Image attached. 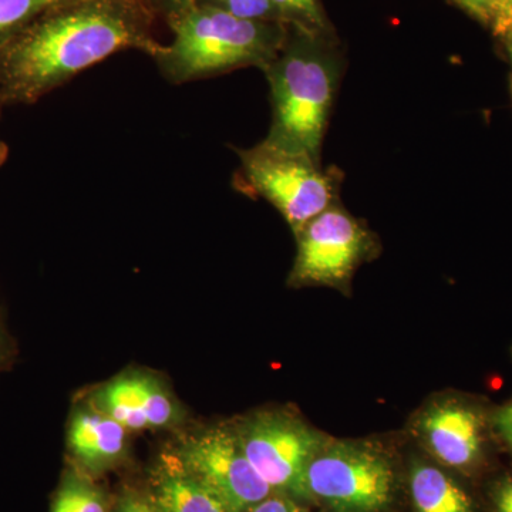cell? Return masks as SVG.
Wrapping results in <instances>:
<instances>
[{
    "label": "cell",
    "instance_id": "11",
    "mask_svg": "<svg viewBox=\"0 0 512 512\" xmlns=\"http://www.w3.org/2000/svg\"><path fill=\"white\" fill-rule=\"evenodd\" d=\"M147 498L158 512H232L175 453L164 454L151 471Z\"/></svg>",
    "mask_w": 512,
    "mask_h": 512
},
{
    "label": "cell",
    "instance_id": "25",
    "mask_svg": "<svg viewBox=\"0 0 512 512\" xmlns=\"http://www.w3.org/2000/svg\"><path fill=\"white\" fill-rule=\"evenodd\" d=\"M501 37L504 39L505 49H507L508 59H510L512 66V20L507 30H505L504 35Z\"/></svg>",
    "mask_w": 512,
    "mask_h": 512
},
{
    "label": "cell",
    "instance_id": "6",
    "mask_svg": "<svg viewBox=\"0 0 512 512\" xmlns=\"http://www.w3.org/2000/svg\"><path fill=\"white\" fill-rule=\"evenodd\" d=\"M235 431L249 463L272 490L308 497L306 471L323 446L316 431L279 412L256 413Z\"/></svg>",
    "mask_w": 512,
    "mask_h": 512
},
{
    "label": "cell",
    "instance_id": "1",
    "mask_svg": "<svg viewBox=\"0 0 512 512\" xmlns=\"http://www.w3.org/2000/svg\"><path fill=\"white\" fill-rule=\"evenodd\" d=\"M161 47L143 0L62 2L0 53V93L32 103L114 53L137 49L154 57Z\"/></svg>",
    "mask_w": 512,
    "mask_h": 512
},
{
    "label": "cell",
    "instance_id": "13",
    "mask_svg": "<svg viewBox=\"0 0 512 512\" xmlns=\"http://www.w3.org/2000/svg\"><path fill=\"white\" fill-rule=\"evenodd\" d=\"M410 488L417 512H474L466 491L439 468H414Z\"/></svg>",
    "mask_w": 512,
    "mask_h": 512
},
{
    "label": "cell",
    "instance_id": "24",
    "mask_svg": "<svg viewBox=\"0 0 512 512\" xmlns=\"http://www.w3.org/2000/svg\"><path fill=\"white\" fill-rule=\"evenodd\" d=\"M497 512H512V483L504 484L495 495Z\"/></svg>",
    "mask_w": 512,
    "mask_h": 512
},
{
    "label": "cell",
    "instance_id": "26",
    "mask_svg": "<svg viewBox=\"0 0 512 512\" xmlns=\"http://www.w3.org/2000/svg\"><path fill=\"white\" fill-rule=\"evenodd\" d=\"M3 346H5V340H3V330L2 325H0V357H2Z\"/></svg>",
    "mask_w": 512,
    "mask_h": 512
},
{
    "label": "cell",
    "instance_id": "22",
    "mask_svg": "<svg viewBox=\"0 0 512 512\" xmlns=\"http://www.w3.org/2000/svg\"><path fill=\"white\" fill-rule=\"evenodd\" d=\"M151 2L167 15L168 20L183 15L195 5V0H151Z\"/></svg>",
    "mask_w": 512,
    "mask_h": 512
},
{
    "label": "cell",
    "instance_id": "15",
    "mask_svg": "<svg viewBox=\"0 0 512 512\" xmlns=\"http://www.w3.org/2000/svg\"><path fill=\"white\" fill-rule=\"evenodd\" d=\"M52 512H107V501L96 485L69 473L57 491Z\"/></svg>",
    "mask_w": 512,
    "mask_h": 512
},
{
    "label": "cell",
    "instance_id": "7",
    "mask_svg": "<svg viewBox=\"0 0 512 512\" xmlns=\"http://www.w3.org/2000/svg\"><path fill=\"white\" fill-rule=\"evenodd\" d=\"M298 255L291 274L296 286H343L372 249L367 229L338 204L296 232Z\"/></svg>",
    "mask_w": 512,
    "mask_h": 512
},
{
    "label": "cell",
    "instance_id": "18",
    "mask_svg": "<svg viewBox=\"0 0 512 512\" xmlns=\"http://www.w3.org/2000/svg\"><path fill=\"white\" fill-rule=\"evenodd\" d=\"M453 2L478 22L493 29L503 0H453Z\"/></svg>",
    "mask_w": 512,
    "mask_h": 512
},
{
    "label": "cell",
    "instance_id": "8",
    "mask_svg": "<svg viewBox=\"0 0 512 512\" xmlns=\"http://www.w3.org/2000/svg\"><path fill=\"white\" fill-rule=\"evenodd\" d=\"M174 453L232 512H245L274 491L249 463L235 429L218 426L192 434Z\"/></svg>",
    "mask_w": 512,
    "mask_h": 512
},
{
    "label": "cell",
    "instance_id": "5",
    "mask_svg": "<svg viewBox=\"0 0 512 512\" xmlns=\"http://www.w3.org/2000/svg\"><path fill=\"white\" fill-rule=\"evenodd\" d=\"M306 493L338 512H379L393 494V468L376 448L336 443L320 448L306 471Z\"/></svg>",
    "mask_w": 512,
    "mask_h": 512
},
{
    "label": "cell",
    "instance_id": "14",
    "mask_svg": "<svg viewBox=\"0 0 512 512\" xmlns=\"http://www.w3.org/2000/svg\"><path fill=\"white\" fill-rule=\"evenodd\" d=\"M60 0H0V53Z\"/></svg>",
    "mask_w": 512,
    "mask_h": 512
},
{
    "label": "cell",
    "instance_id": "21",
    "mask_svg": "<svg viewBox=\"0 0 512 512\" xmlns=\"http://www.w3.org/2000/svg\"><path fill=\"white\" fill-rule=\"evenodd\" d=\"M495 429L508 447L512 448V403L497 413L494 419Z\"/></svg>",
    "mask_w": 512,
    "mask_h": 512
},
{
    "label": "cell",
    "instance_id": "12",
    "mask_svg": "<svg viewBox=\"0 0 512 512\" xmlns=\"http://www.w3.org/2000/svg\"><path fill=\"white\" fill-rule=\"evenodd\" d=\"M67 446L87 471L101 473L123 458L127 429L94 407L77 409L67 430Z\"/></svg>",
    "mask_w": 512,
    "mask_h": 512
},
{
    "label": "cell",
    "instance_id": "10",
    "mask_svg": "<svg viewBox=\"0 0 512 512\" xmlns=\"http://www.w3.org/2000/svg\"><path fill=\"white\" fill-rule=\"evenodd\" d=\"M421 431L434 456L447 466L468 467L480 456L481 419L463 404L433 407L421 420Z\"/></svg>",
    "mask_w": 512,
    "mask_h": 512
},
{
    "label": "cell",
    "instance_id": "9",
    "mask_svg": "<svg viewBox=\"0 0 512 512\" xmlns=\"http://www.w3.org/2000/svg\"><path fill=\"white\" fill-rule=\"evenodd\" d=\"M93 407L127 430L167 427L178 419L173 397L147 373H128L104 384L94 393Z\"/></svg>",
    "mask_w": 512,
    "mask_h": 512
},
{
    "label": "cell",
    "instance_id": "4",
    "mask_svg": "<svg viewBox=\"0 0 512 512\" xmlns=\"http://www.w3.org/2000/svg\"><path fill=\"white\" fill-rule=\"evenodd\" d=\"M237 153L241 160L234 181L238 190L271 202L295 234L339 202L343 174L338 168H323L306 154L265 140Z\"/></svg>",
    "mask_w": 512,
    "mask_h": 512
},
{
    "label": "cell",
    "instance_id": "19",
    "mask_svg": "<svg viewBox=\"0 0 512 512\" xmlns=\"http://www.w3.org/2000/svg\"><path fill=\"white\" fill-rule=\"evenodd\" d=\"M245 512H309L284 495H269L261 503L252 505Z\"/></svg>",
    "mask_w": 512,
    "mask_h": 512
},
{
    "label": "cell",
    "instance_id": "16",
    "mask_svg": "<svg viewBox=\"0 0 512 512\" xmlns=\"http://www.w3.org/2000/svg\"><path fill=\"white\" fill-rule=\"evenodd\" d=\"M281 13L286 25L312 30V32L332 33L323 12L320 0H271Z\"/></svg>",
    "mask_w": 512,
    "mask_h": 512
},
{
    "label": "cell",
    "instance_id": "20",
    "mask_svg": "<svg viewBox=\"0 0 512 512\" xmlns=\"http://www.w3.org/2000/svg\"><path fill=\"white\" fill-rule=\"evenodd\" d=\"M116 512H158L148 498L136 493H126L120 498Z\"/></svg>",
    "mask_w": 512,
    "mask_h": 512
},
{
    "label": "cell",
    "instance_id": "27",
    "mask_svg": "<svg viewBox=\"0 0 512 512\" xmlns=\"http://www.w3.org/2000/svg\"><path fill=\"white\" fill-rule=\"evenodd\" d=\"M60 2H74V0H60Z\"/></svg>",
    "mask_w": 512,
    "mask_h": 512
},
{
    "label": "cell",
    "instance_id": "2",
    "mask_svg": "<svg viewBox=\"0 0 512 512\" xmlns=\"http://www.w3.org/2000/svg\"><path fill=\"white\" fill-rule=\"evenodd\" d=\"M342 69L333 33L289 25L284 46L262 69L272 101L271 130L265 141L320 163Z\"/></svg>",
    "mask_w": 512,
    "mask_h": 512
},
{
    "label": "cell",
    "instance_id": "17",
    "mask_svg": "<svg viewBox=\"0 0 512 512\" xmlns=\"http://www.w3.org/2000/svg\"><path fill=\"white\" fill-rule=\"evenodd\" d=\"M195 5L210 6L239 19L285 23L271 0H195Z\"/></svg>",
    "mask_w": 512,
    "mask_h": 512
},
{
    "label": "cell",
    "instance_id": "3",
    "mask_svg": "<svg viewBox=\"0 0 512 512\" xmlns=\"http://www.w3.org/2000/svg\"><path fill=\"white\" fill-rule=\"evenodd\" d=\"M174 39L154 55L170 83L183 84L242 69H265L284 46L289 25L235 18L194 5L170 20Z\"/></svg>",
    "mask_w": 512,
    "mask_h": 512
},
{
    "label": "cell",
    "instance_id": "23",
    "mask_svg": "<svg viewBox=\"0 0 512 512\" xmlns=\"http://www.w3.org/2000/svg\"><path fill=\"white\" fill-rule=\"evenodd\" d=\"M512 20V0H503L501 2L500 12H498L497 20L493 26V32L497 36H503L508 25Z\"/></svg>",
    "mask_w": 512,
    "mask_h": 512
}]
</instances>
